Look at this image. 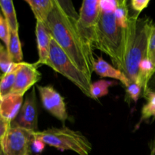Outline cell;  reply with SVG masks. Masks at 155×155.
<instances>
[{
  "mask_svg": "<svg viewBox=\"0 0 155 155\" xmlns=\"http://www.w3.org/2000/svg\"><path fill=\"white\" fill-rule=\"evenodd\" d=\"M79 14L66 13L58 0H54V7L45 24L51 36L77 68L92 79L95 58L84 45L77 31L76 23Z\"/></svg>",
  "mask_w": 155,
  "mask_h": 155,
  "instance_id": "1",
  "label": "cell"
},
{
  "mask_svg": "<svg viewBox=\"0 0 155 155\" xmlns=\"http://www.w3.org/2000/svg\"><path fill=\"white\" fill-rule=\"evenodd\" d=\"M115 11L100 10L93 48L107 54L115 68L124 73L130 17L128 20L120 19L115 15Z\"/></svg>",
  "mask_w": 155,
  "mask_h": 155,
  "instance_id": "2",
  "label": "cell"
},
{
  "mask_svg": "<svg viewBox=\"0 0 155 155\" xmlns=\"http://www.w3.org/2000/svg\"><path fill=\"white\" fill-rule=\"evenodd\" d=\"M131 14L130 30L126 46L124 74L131 82L136 83L141 62L148 58V43L155 25L150 18H139Z\"/></svg>",
  "mask_w": 155,
  "mask_h": 155,
  "instance_id": "3",
  "label": "cell"
},
{
  "mask_svg": "<svg viewBox=\"0 0 155 155\" xmlns=\"http://www.w3.org/2000/svg\"><path fill=\"white\" fill-rule=\"evenodd\" d=\"M34 136L48 146L61 151H74L78 155H89L92 148V144L84 135L67 127L35 132Z\"/></svg>",
  "mask_w": 155,
  "mask_h": 155,
  "instance_id": "4",
  "label": "cell"
},
{
  "mask_svg": "<svg viewBox=\"0 0 155 155\" xmlns=\"http://www.w3.org/2000/svg\"><path fill=\"white\" fill-rule=\"evenodd\" d=\"M45 65L51 68L55 72L66 77L77 88H79V89L86 97L92 98V79L89 78L83 71L77 68V67L74 64V62L71 60L63 49L59 46L52 36L51 39L49 55Z\"/></svg>",
  "mask_w": 155,
  "mask_h": 155,
  "instance_id": "5",
  "label": "cell"
},
{
  "mask_svg": "<svg viewBox=\"0 0 155 155\" xmlns=\"http://www.w3.org/2000/svg\"><path fill=\"white\" fill-rule=\"evenodd\" d=\"M99 16V0H86L82 2L76 26L82 41L92 54Z\"/></svg>",
  "mask_w": 155,
  "mask_h": 155,
  "instance_id": "6",
  "label": "cell"
},
{
  "mask_svg": "<svg viewBox=\"0 0 155 155\" xmlns=\"http://www.w3.org/2000/svg\"><path fill=\"white\" fill-rule=\"evenodd\" d=\"M35 132L11 125L1 142L5 155H30Z\"/></svg>",
  "mask_w": 155,
  "mask_h": 155,
  "instance_id": "7",
  "label": "cell"
},
{
  "mask_svg": "<svg viewBox=\"0 0 155 155\" xmlns=\"http://www.w3.org/2000/svg\"><path fill=\"white\" fill-rule=\"evenodd\" d=\"M36 87L44 108L54 117L64 124L68 118L64 98L51 86H37Z\"/></svg>",
  "mask_w": 155,
  "mask_h": 155,
  "instance_id": "8",
  "label": "cell"
},
{
  "mask_svg": "<svg viewBox=\"0 0 155 155\" xmlns=\"http://www.w3.org/2000/svg\"><path fill=\"white\" fill-rule=\"evenodd\" d=\"M11 125L32 132H38V110L36 89L33 88L27 95L19 114Z\"/></svg>",
  "mask_w": 155,
  "mask_h": 155,
  "instance_id": "9",
  "label": "cell"
},
{
  "mask_svg": "<svg viewBox=\"0 0 155 155\" xmlns=\"http://www.w3.org/2000/svg\"><path fill=\"white\" fill-rule=\"evenodd\" d=\"M42 75L38 71L36 63L21 62L18 64L15 83L12 94L24 96V94L41 80Z\"/></svg>",
  "mask_w": 155,
  "mask_h": 155,
  "instance_id": "10",
  "label": "cell"
},
{
  "mask_svg": "<svg viewBox=\"0 0 155 155\" xmlns=\"http://www.w3.org/2000/svg\"><path fill=\"white\" fill-rule=\"evenodd\" d=\"M36 36L37 42L38 54L39 60L36 64H46L47 60L49 55L50 45H51V34L44 23L36 21Z\"/></svg>",
  "mask_w": 155,
  "mask_h": 155,
  "instance_id": "11",
  "label": "cell"
},
{
  "mask_svg": "<svg viewBox=\"0 0 155 155\" xmlns=\"http://www.w3.org/2000/svg\"><path fill=\"white\" fill-rule=\"evenodd\" d=\"M93 72L98 74L101 77H107L119 80L123 85L127 87L131 81L121 71L107 63L102 57H97L95 58L93 66Z\"/></svg>",
  "mask_w": 155,
  "mask_h": 155,
  "instance_id": "12",
  "label": "cell"
},
{
  "mask_svg": "<svg viewBox=\"0 0 155 155\" xmlns=\"http://www.w3.org/2000/svg\"><path fill=\"white\" fill-rule=\"evenodd\" d=\"M24 103V96L10 94L3 98L0 104V115L10 123L15 120Z\"/></svg>",
  "mask_w": 155,
  "mask_h": 155,
  "instance_id": "13",
  "label": "cell"
},
{
  "mask_svg": "<svg viewBox=\"0 0 155 155\" xmlns=\"http://www.w3.org/2000/svg\"><path fill=\"white\" fill-rule=\"evenodd\" d=\"M36 21L45 24L54 7V0H25Z\"/></svg>",
  "mask_w": 155,
  "mask_h": 155,
  "instance_id": "14",
  "label": "cell"
},
{
  "mask_svg": "<svg viewBox=\"0 0 155 155\" xmlns=\"http://www.w3.org/2000/svg\"><path fill=\"white\" fill-rule=\"evenodd\" d=\"M0 9L8 24L10 31L18 32L19 24L13 2L11 0H0Z\"/></svg>",
  "mask_w": 155,
  "mask_h": 155,
  "instance_id": "15",
  "label": "cell"
},
{
  "mask_svg": "<svg viewBox=\"0 0 155 155\" xmlns=\"http://www.w3.org/2000/svg\"><path fill=\"white\" fill-rule=\"evenodd\" d=\"M143 97L146 99V102L142 108L138 126L142 123L155 120V92H146L143 94Z\"/></svg>",
  "mask_w": 155,
  "mask_h": 155,
  "instance_id": "16",
  "label": "cell"
},
{
  "mask_svg": "<svg viewBox=\"0 0 155 155\" xmlns=\"http://www.w3.org/2000/svg\"><path fill=\"white\" fill-rule=\"evenodd\" d=\"M6 48L15 63L23 62V51L18 32L10 31V39Z\"/></svg>",
  "mask_w": 155,
  "mask_h": 155,
  "instance_id": "17",
  "label": "cell"
},
{
  "mask_svg": "<svg viewBox=\"0 0 155 155\" xmlns=\"http://www.w3.org/2000/svg\"><path fill=\"white\" fill-rule=\"evenodd\" d=\"M18 67L13 71H10L7 74H2V77L0 80V98L1 99L12 94L14 86H15V77H16V71Z\"/></svg>",
  "mask_w": 155,
  "mask_h": 155,
  "instance_id": "18",
  "label": "cell"
},
{
  "mask_svg": "<svg viewBox=\"0 0 155 155\" xmlns=\"http://www.w3.org/2000/svg\"><path fill=\"white\" fill-rule=\"evenodd\" d=\"M116 83L113 81L100 80L91 85V95L92 99H98L108 94L109 88Z\"/></svg>",
  "mask_w": 155,
  "mask_h": 155,
  "instance_id": "19",
  "label": "cell"
},
{
  "mask_svg": "<svg viewBox=\"0 0 155 155\" xmlns=\"http://www.w3.org/2000/svg\"><path fill=\"white\" fill-rule=\"evenodd\" d=\"M18 64L12 61L7 48L4 47L0 50V71L2 74L13 71L18 67Z\"/></svg>",
  "mask_w": 155,
  "mask_h": 155,
  "instance_id": "20",
  "label": "cell"
},
{
  "mask_svg": "<svg viewBox=\"0 0 155 155\" xmlns=\"http://www.w3.org/2000/svg\"><path fill=\"white\" fill-rule=\"evenodd\" d=\"M9 39H10V28L0 9V39L4 42L6 48L8 45Z\"/></svg>",
  "mask_w": 155,
  "mask_h": 155,
  "instance_id": "21",
  "label": "cell"
},
{
  "mask_svg": "<svg viewBox=\"0 0 155 155\" xmlns=\"http://www.w3.org/2000/svg\"><path fill=\"white\" fill-rule=\"evenodd\" d=\"M126 92H127V97H129L130 99L136 103L140 97L142 92H143V89L138 83L131 82L130 84L127 87H126Z\"/></svg>",
  "mask_w": 155,
  "mask_h": 155,
  "instance_id": "22",
  "label": "cell"
},
{
  "mask_svg": "<svg viewBox=\"0 0 155 155\" xmlns=\"http://www.w3.org/2000/svg\"><path fill=\"white\" fill-rule=\"evenodd\" d=\"M148 58L155 68V27L151 33L148 43Z\"/></svg>",
  "mask_w": 155,
  "mask_h": 155,
  "instance_id": "23",
  "label": "cell"
},
{
  "mask_svg": "<svg viewBox=\"0 0 155 155\" xmlns=\"http://www.w3.org/2000/svg\"><path fill=\"white\" fill-rule=\"evenodd\" d=\"M149 2V0H132L130 7L135 13L139 15L145 8L148 7Z\"/></svg>",
  "mask_w": 155,
  "mask_h": 155,
  "instance_id": "24",
  "label": "cell"
},
{
  "mask_svg": "<svg viewBox=\"0 0 155 155\" xmlns=\"http://www.w3.org/2000/svg\"><path fill=\"white\" fill-rule=\"evenodd\" d=\"M10 127L11 123L0 115V142L4 139Z\"/></svg>",
  "mask_w": 155,
  "mask_h": 155,
  "instance_id": "25",
  "label": "cell"
},
{
  "mask_svg": "<svg viewBox=\"0 0 155 155\" xmlns=\"http://www.w3.org/2000/svg\"><path fill=\"white\" fill-rule=\"evenodd\" d=\"M45 144L41 139L35 137L31 143V151L35 153H41L45 148Z\"/></svg>",
  "mask_w": 155,
  "mask_h": 155,
  "instance_id": "26",
  "label": "cell"
},
{
  "mask_svg": "<svg viewBox=\"0 0 155 155\" xmlns=\"http://www.w3.org/2000/svg\"><path fill=\"white\" fill-rule=\"evenodd\" d=\"M146 92H155V73L148 83L147 90L144 93H145Z\"/></svg>",
  "mask_w": 155,
  "mask_h": 155,
  "instance_id": "27",
  "label": "cell"
},
{
  "mask_svg": "<svg viewBox=\"0 0 155 155\" xmlns=\"http://www.w3.org/2000/svg\"><path fill=\"white\" fill-rule=\"evenodd\" d=\"M150 149H151V154L150 155H155V136L151 144H150Z\"/></svg>",
  "mask_w": 155,
  "mask_h": 155,
  "instance_id": "28",
  "label": "cell"
},
{
  "mask_svg": "<svg viewBox=\"0 0 155 155\" xmlns=\"http://www.w3.org/2000/svg\"><path fill=\"white\" fill-rule=\"evenodd\" d=\"M2 152V143L0 142V155H1Z\"/></svg>",
  "mask_w": 155,
  "mask_h": 155,
  "instance_id": "29",
  "label": "cell"
},
{
  "mask_svg": "<svg viewBox=\"0 0 155 155\" xmlns=\"http://www.w3.org/2000/svg\"><path fill=\"white\" fill-rule=\"evenodd\" d=\"M3 48H4V46H3V45H2V44L0 43V50H2V49Z\"/></svg>",
  "mask_w": 155,
  "mask_h": 155,
  "instance_id": "30",
  "label": "cell"
},
{
  "mask_svg": "<svg viewBox=\"0 0 155 155\" xmlns=\"http://www.w3.org/2000/svg\"><path fill=\"white\" fill-rule=\"evenodd\" d=\"M2 74H0V80H1V78H2Z\"/></svg>",
  "mask_w": 155,
  "mask_h": 155,
  "instance_id": "31",
  "label": "cell"
},
{
  "mask_svg": "<svg viewBox=\"0 0 155 155\" xmlns=\"http://www.w3.org/2000/svg\"><path fill=\"white\" fill-rule=\"evenodd\" d=\"M1 155H5V153H4V152H3V151H2V154H1Z\"/></svg>",
  "mask_w": 155,
  "mask_h": 155,
  "instance_id": "32",
  "label": "cell"
},
{
  "mask_svg": "<svg viewBox=\"0 0 155 155\" xmlns=\"http://www.w3.org/2000/svg\"><path fill=\"white\" fill-rule=\"evenodd\" d=\"M1 101H2V99H1V98H0V104H1Z\"/></svg>",
  "mask_w": 155,
  "mask_h": 155,
  "instance_id": "33",
  "label": "cell"
}]
</instances>
